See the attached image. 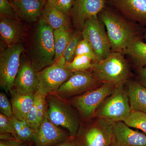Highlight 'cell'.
Wrapping results in <instances>:
<instances>
[{
	"mask_svg": "<svg viewBox=\"0 0 146 146\" xmlns=\"http://www.w3.org/2000/svg\"><path fill=\"white\" fill-rule=\"evenodd\" d=\"M123 122L129 127L140 129L146 134L145 112L131 111L129 115Z\"/></svg>",
	"mask_w": 146,
	"mask_h": 146,
	"instance_id": "d4e9b609",
	"label": "cell"
},
{
	"mask_svg": "<svg viewBox=\"0 0 146 146\" xmlns=\"http://www.w3.org/2000/svg\"><path fill=\"white\" fill-rule=\"evenodd\" d=\"M123 54L129 56L137 68L146 67V43L139 39L127 48Z\"/></svg>",
	"mask_w": 146,
	"mask_h": 146,
	"instance_id": "7402d4cb",
	"label": "cell"
},
{
	"mask_svg": "<svg viewBox=\"0 0 146 146\" xmlns=\"http://www.w3.org/2000/svg\"><path fill=\"white\" fill-rule=\"evenodd\" d=\"M139 82L146 87V67L137 68Z\"/></svg>",
	"mask_w": 146,
	"mask_h": 146,
	"instance_id": "8d00e7d4",
	"label": "cell"
},
{
	"mask_svg": "<svg viewBox=\"0 0 146 146\" xmlns=\"http://www.w3.org/2000/svg\"><path fill=\"white\" fill-rule=\"evenodd\" d=\"M143 39L145 40V42L146 43V29L144 31Z\"/></svg>",
	"mask_w": 146,
	"mask_h": 146,
	"instance_id": "f35d334b",
	"label": "cell"
},
{
	"mask_svg": "<svg viewBox=\"0 0 146 146\" xmlns=\"http://www.w3.org/2000/svg\"><path fill=\"white\" fill-rule=\"evenodd\" d=\"M9 1H11V0H9Z\"/></svg>",
	"mask_w": 146,
	"mask_h": 146,
	"instance_id": "ab89813d",
	"label": "cell"
},
{
	"mask_svg": "<svg viewBox=\"0 0 146 146\" xmlns=\"http://www.w3.org/2000/svg\"><path fill=\"white\" fill-rule=\"evenodd\" d=\"M131 109L126 90L123 86L116 87L112 94L103 101L96 111V117L114 124L123 121Z\"/></svg>",
	"mask_w": 146,
	"mask_h": 146,
	"instance_id": "5b68a950",
	"label": "cell"
},
{
	"mask_svg": "<svg viewBox=\"0 0 146 146\" xmlns=\"http://www.w3.org/2000/svg\"><path fill=\"white\" fill-rule=\"evenodd\" d=\"M109 146H118L117 145V144H116V143L115 142V141L113 140L112 141V143H111V144H110V145Z\"/></svg>",
	"mask_w": 146,
	"mask_h": 146,
	"instance_id": "74e56055",
	"label": "cell"
},
{
	"mask_svg": "<svg viewBox=\"0 0 146 146\" xmlns=\"http://www.w3.org/2000/svg\"><path fill=\"white\" fill-rule=\"evenodd\" d=\"M65 66L72 72L89 70L92 69V60L85 56H76L71 62L66 63Z\"/></svg>",
	"mask_w": 146,
	"mask_h": 146,
	"instance_id": "484cf974",
	"label": "cell"
},
{
	"mask_svg": "<svg viewBox=\"0 0 146 146\" xmlns=\"http://www.w3.org/2000/svg\"><path fill=\"white\" fill-rule=\"evenodd\" d=\"M9 92L13 116L25 121L27 115L34 104L35 94H21L13 88Z\"/></svg>",
	"mask_w": 146,
	"mask_h": 146,
	"instance_id": "d6986e66",
	"label": "cell"
},
{
	"mask_svg": "<svg viewBox=\"0 0 146 146\" xmlns=\"http://www.w3.org/2000/svg\"><path fill=\"white\" fill-rule=\"evenodd\" d=\"M24 34L25 29L19 20L0 16V37L5 48L21 43Z\"/></svg>",
	"mask_w": 146,
	"mask_h": 146,
	"instance_id": "e0dca14e",
	"label": "cell"
},
{
	"mask_svg": "<svg viewBox=\"0 0 146 146\" xmlns=\"http://www.w3.org/2000/svg\"><path fill=\"white\" fill-rule=\"evenodd\" d=\"M81 124L76 136L79 146H109L113 141L114 124L98 119Z\"/></svg>",
	"mask_w": 146,
	"mask_h": 146,
	"instance_id": "52a82bcc",
	"label": "cell"
},
{
	"mask_svg": "<svg viewBox=\"0 0 146 146\" xmlns=\"http://www.w3.org/2000/svg\"><path fill=\"white\" fill-rule=\"evenodd\" d=\"M54 7L70 16L74 0H47Z\"/></svg>",
	"mask_w": 146,
	"mask_h": 146,
	"instance_id": "f546056e",
	"label": "cell"
},
{
	"mask_svg": "<svg viewBox=\"0 0 146 146\" xmlns=\"http://www.w3.org/2000/svg\"><path fill=\"white\" fill-rule=\"evenodd\" d=\"M91 70L101 83L110 84L116 87L124 86L130 75L129 65L123 54L114 52L107 58L92 63Z\"/></svg>",
	"mask_w": 146,
	"mask_h": 146,
	"instance_id": "7a4b0ae2",
	"label": "cell"
},
{
	"mask_svg": "<svg viewBox=\"0 0 146 146\" xmlns=\"http://www.w3.org/2000/svg\"><path fill=\"white\" fill-rule=\"evenodd\" d=\"M116 87L108 83L68 100L78 112L81 119L88 121L96 117V111L103 101L112 94Z\"/></svg>",
	"mask_w": 146,
	"mask_h": 146,
	"instance_id": "8992f818",
	"label": "cell"
},
{
	"mask_svg": "<svg viewBox=\"0 0 146 146\" xmlns=\"http://www.w3.org/2000/svg\"><path fill=\"white\" fill-rule=\"evenodd\" d=\"M82 36L81 31L76 32L74 33L70 41L63 52V56L66 60V63L70 62L75 56V52L77 46L79 42L81 40Z\"/></svg>",
	"mask_w": 146,
	"mask_h": 146,
	"instance_id": "4316f807",
	"label": "cell"
},
{
	"mask_svg": "<svg viewBox=\"0 0 146 146\" xmlns=\"http://www.w3.org/2000/svg\"><path fill=\"white\" fill-rule=\"evenodd\" d=\"M35 104L38 118V127L42 122L46 111V96L39 91L35 94Z\"/></svg>",
	"mask_w": 146,
	"mask_h": 146,
	"instance_id": "83f0119b",
	"label": "cell"
},
{
	"mask_svg": "<svg viewBox=\"0 0 146 146\" xmlns=\"http://www.w3.org/2000/svg\"><path fill=\"white\" fill-rule=\"evenodd\" d=\"M10 133L16 138V135L15 130L10 118L7 117L5 115L0 114V134Z\"/></svg>",
	"mask_w": 146,
	"mask_h": 146,
	"instance_id": "1f68e13d",
	"label": "cell"
},
{
	"mask_svg": "<svg viewBox=\"0 0 146 146\" xmlns=\"http://www.w3.org/2000/svg\"><path fill=\"white\" fill-rule=\"evenodd\" d=\"M19 19L27 23L39 21L47 0H11Z\"/></svg>",
	"mask_w": 146,
	"mask_h": 146,
	"instance_id": "ac0fdd59",
	"label": "cell"
},
{
	"mask_svg": "<svg viewBox=\"0 0 146 146\" xmlns=\"http://www.w3.org/2000/svg\"><path fill=\"white\" fill-rule=\"evenodd\" d=\"M0 111L3 115L8 117H11L13 115L12 105L5 94H0Z\"/></svg>",
	"mask_w": 146,
	"mask_h": 146,
	"instance_id": "d6a6232c",
	"label": "cell"
},
{
	"mask_svg": "<svg viewBox=\"0 0 146 146\" xmlns=\"http://www.w3.org/2000/svg\"><path fill=\"white\" fill-rule=\"evenodd\" d=\"M100 84H102L98 81L92 72L76 71L73 72L70 77L55 94L63 99L68 100L95 89Z\"/></svg>",
	"mask_w": 146,
	"mask_h": 146,
	"instance_id": "30bf717a",
	"label": "cell"
},
{
	"mask_svg": "<svg viewBox=\"0 0 146 146\" xmlns=\"http://www.w3.org/2000/svg\"><path fill=\"white\" fill-rule=\"evenodd\" d=\"M53 34L55 52V62L63 56L74 33L70 28L63 27L54 30Z\"/></svg>",
	"mask_w": 146,
	"mask_h": 146,
	"instance_id": "603a6c76",
	"label": "cell"
},
{
	"mask_svg": "<svg viewBox=\"0 0 146 146\" xmlns=\"http://www.w3.org/2000/svg\"><path fill=\"white\" fill-rule=\"evenodd\" d=\"M126 90L131 111L146 113V87L140 82L128 80Z\"/></svg>",
	"mask_w": 146,
	"mask_h": 146,
	"instance_id": "ffe728a7",
	"label": "cell"
},
{
	"mask_svg": "<svg viewBox=\"0 0 146 146\" xmlns=\"http://www.w3.org/2000/svg\"><path fill=\"white\" fill-rule=\"evenodd\" d=\"M46 112L48 117L54 124L68 130L72 137H76L81 125L78 112L68 100L56 94L46 96Z\"/></svg>",
	"mask_w": 146,
	"mask_h": 146,
	"instance_id": "277c9868",
	"label": "cell"
},
{
	"mask_svg": "<svg viewBox=\"0 0 146 146\" xmlns=\"http://www.w3.org/2000/svg\"><path fill=\"white\" fill-rule=\"evenodd\" d=\"M81 32L83 39L87 40L93 48L96 56L97 61L104 60L111 54L110 41L105 30L104 25L98 16L88 19Z\"/></svg>",
	"mask_w": 146,
	"mask_h": 146,
	"instance_id": "9c48e42d",
	"label": "cell"
},
{
	"mask_svg": "<svg viewBox=\"0 0 146 146\" xmlns=\"http://www.w3.org/2000/svg\"><path fill=\"white\" fill-rule=\"evenodd\" d=\"M25 49L21 43L2 49L0 53V86L6 93L13 88Z\"/></svg>",
	"mask_w": 146,
	"mask_h": 146,
	"instance_id": "ba28073f",
	"label": "cell"
},
{
	"mask_svg": "<svg viewBox=\"0 0 146 146\" xmlns=\"http://www.w3.org/2000/svg\"><path fill=\"white\" fill-rule=\"evenodd\" d=\"M38 72L27 58L21 60V64L13 89L23 94H35L38 91Z\"/></svg>",
	"mask_w": 146,
	"mask_h": 146,
	"instance_id": "5bb4252c",
	"label": "cell"
},
{
	"mask_svg": "<svg viewBox=\"0 0 146 146\" xmlns=\"http://www.w3.org/2000/svg\"><path fill=\"white\" fill-rule=\"evenodd\" d=\"M53 31L51 27L40 18L35 29L30 60L38 72L54 63L55 52Z\"/></svg>",
	"mask_w": 146,
	"mask_h": 146,
	"instance_id": "3957f363",
	"label": "cell"
},
{
	"mask_svg": "<svg viewBox=\"0 0 146 146\" xmlns=\"http://www.w3.org/2000/svg\"><path fill=\"white\" fill-rule=\"evenodd\" d=\"M0 146H31V144L16 140H1Z\"/></svg>",
	"mask_w": 146,
	"mask_h": 146,
	"instance_id": "e575fe53",
	"label": "cell"
},
{
	"mask_svg": "<svg viewBox=\"0 0 146 146\" xmlns=\"http://www.w3.org/2000/svg\"><path fill=\"white\" fill-rule=\"evenodd\" d=\"M106 0H74L70 16L78 30L82 32L85 22L98 16L106 7Z\"/></svg>",
	"mask_w": 146,
	"mask_h": 146,
	"instance_id": "7c38bea8",
	"label": "cell"
},
{
	"mask_svg": "<svg viewBox=\"0 0 146 146\" xmlns=\"http://www.w3.org/2000/svg\"><path fill=\"white\" fill-rule=\"evenodd\" d=\"M0 15L19 20L9 0H0Z\"/></svg>",
	"mask_w": 146,
	"mask_h": 146,
	"instance_id": "4dcf8cb0",
	"label": "cell"
},
{
	"mask_svg": "<svg viewBox=\"0 0 146 146\" xmlns=\"http://www.w3.org/2000/svg\"><path fill=\"white\" fill-rule=\"evenodd\" d=\"M25 121L28 125L33 129L35 131L38 129V118L36 113L35 100L34 105L27 115Z\"/></svg>",
	"mask_w": 146,
	"mask_h": 146,
	"instance_id": "836d02e7",
	"label": "cell"
},
{
	"mask_svg": "<svg viewBox=\"0 0 146 146\" xmlns=\"http://www.w3.org/2000/svg\"><path fill=\"white\" fill-rule=\"evenodd\" d=\"M77 55L85 56L90 58L93 62L97 60L96 56L93 48L89 42L83 38L80 41L77 46L75 56Z\"/></svg>",
	"mask_w": 146,
	"mask_h": 146,
	"instance_id": "f1b7e54d",
	"label": "cell"
},
{
	"mask_svg": "<svg viewBox=\"0 0 146 146\" xmlns=\"http://www.w3.org/2000/svg\"><path fill=\"white\" fill-rule=\"evenodd\" d=\"M73 72L66 68L65 65L55 62L38 72V91L46 96L56 94Z\"/></svg>",
	"mask_w": 146,
	"mask_h": 146,
	"instance_id": "8fae6325",
	"label": "cell"
},
{
	"mask_svg": "<svg viewBox=\"0 0 146 146\" xmlns=\"http://www.w3.org/2000/svg\"><path fill=\"white\" fill-rule=\"evenodd\" d=\"M109 2L129 21L146 26V0H109Z\"/></svg>",
	"mask_w": 146,
	"mask_h": 146,
	"instance_id": "9a60e30c",
	"label": "cell"
},
{
	"mask_svg": "<svg viewBox=\"0 0 146 146\" xmlns=\"http://www.w3.org/2000/svg\"><path fill=\"white\" fill-rule=\"evenodd\" d=\"M112 133L118 146H146V134L133 130L124 122L114 123Z\"/></svg>",
	"mask_w": 146,
	"mask_h": 146,
	"instance_id": "2e32d148",
	"label": "cell"
},
{
	"mask_svg": "<svg viewBox=\"0 0 146 146\" xmlns=\"http://www.w3.org/2000/svg\"><path fill=\"white\" fill-rule=\"evenodd\" d=\"M98 18L106 27L112 52L124 53L133 43L143 39L144 31L139 24L106 7Z\"/></svg>",
	"mask_w": 146,
	"mask_h": 146,
	"instance_id": "6da1fadb",
	"label": "cell"
},
{
	"mask_svg": "<svg viewBox=\"0 0 146 146\" xmlns=\"http://www.w3.org/2000/svg\"><path fill=\"white\" fill-rule=\"evenodd\" d=\"M10 120L15 130L16 140L32 144L36 131L30 127L25 121L19 119L13 115Z\"/></svg>",
	"mask_w": 146,
	"mask_h": 146,
	"instance_id": "cb8c5ba5",
	"label": "cell"
},
{
	"mask_svg": "<svg viewBox=\"0 0 146 146\" xmlns=\"http://www.w3.org/2000/svg\"><path fill=\"white\" fill-rule=\"evenodd\" d=\"M41 18L54 30L63 27H70L69 16L54 7L47 1Z\"/></svg>",
	"mask_w": 146,
	"mask_h": 146,
	"instance_id": "44dd1931",
	"label": "cell"
},
{
	"mask_svg": "<svg viewBox=\"0 0 146 146\" xmlns=\"http://www.w3.org/2000/svg\"><path fill=\"white\" fill-rule=\"evenodd\" d=\"M53 146H79L77 141L76 137H71L65 140V141L61 142L59 143L56 144Z\"/></svg>",
	"mask_w": 146,
	"mask_h": 146,
	"instance_id": "d590c367",
	"label": "cell"
},
{
	"mask_svg": "<svg viewBox=\"0 0 146 146\" xmlns=\"http://www.w3.org/2000/svg\"><path fill=\"white\" fill-rule=\"evenodd\" d=\"M71 137L50 120L46 113L42 122L36 131L33 142V146H53Z\"/></svg>",
	"mask_w": 146,
	"mask_h": 146,
	"instance_id": "4fadbf2b",
	"label": "cell"
}]
</instances>
